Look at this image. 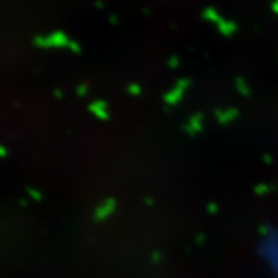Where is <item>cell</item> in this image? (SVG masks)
<instances>
[{
	"mask_svg": "<svg viewBox=\"0 0 278 278\" xmlns=\"http://www.w3.org/2000/svg\"><path fill=\"white\" fill-rule=\"evenodd\" d=\"M205 18H207L209 21L214 22V24L217 25L219 31H221L223 35H232L236 31V26H234L232 22H228V21H224L223 18L219 16L218 13H215L213 9H207L205 12Z\"/></svg>",
	"mask_w": 278,
	"mask_h": 278,
	"instance_id": "obj_3",
	"label": "cell"
},
{
	"mask_svg": "<svg viewBox=\"0 0 278 278\" xmlns=\"http://www.w3.org/2000/svg\"><path fill=\"white\" fill-rule=\"evenodd\" d=\"M144 202H146L147 205H148V206H152L153 204H155V200H152V198H146V200H144Z\"/></svg>",
	"mask_w": 278,
	"mask_h": 278,
	"instance_id": "obj_18",
	"label": "cell"
},
{
	"mask_svg": "<svg viewBox=\"0 0 278 278\" xmlns=\"http://www.w3.org/2000/svg\"><path fill=\"white\" fill-rule=\"evenodd\" d=\"M207 209H209V211H210V213H215V211H218V205L210 204Z\"/></svg>",
	"mask_w": 278,
	"mask_h": 278,
	"instance_id": "obj_17",
	"label": "cell"
},
{
	"mask_svg": "<svg viewBox=\"0 0 278 278\" xmlns=\"http://www.w3.org/2000/svg\"><path fill=\"white\" fill-rule=\"evenodd\" d=\"M8 155H9V151H8L7 147L0 144V159H5V157H8Z\"/></svg>",
	"mask_w": 278,
	"mask_h": 278,
	"instance_id": "obj_15",
	"label": "cell"
},
{
	"mask_svg": "<svg viewBox=\"0 0 278 278\" xmlns=\"http://www.w3.org/2000/svg\"><path fill=\"white\" fill-rule=\"evenodd\" d=\"M68 49H70V52H72L74 55H80L82 53V45L79 44L78 41L75 40H71L70 41V44H68Z\"/></svg>",
	"mask_w": 278,
	"mask_h": 278,
	"instance_id": "obj_12",
	"label": "cell"
},
{
	"mask_svg": "<svg viewBox=\"0 0 278 278\" xmlns=\"http://www.w3.org/2000/svg\"><path fill=\"white\" fill-rule=\"evenodd\" d=\"M236 88H237V90L241 93L242 95H249L251 92L250 86H249V84L245 82L244 79H237V80H236Z\"/></svg>",
	"mask_w": 278,
	"mask_h": 278,
	"instance_id": "obj_8",
	"label": "cell"
},
{
	"mask_svg": "<svg viewBox=\"0 0 278 278\" xmlns=\"http://www.w3.org/2000/svg\"><path fill=\"white\" fill-rule=\"evenodd\" d=\"M126 92L129 93L130 95H134V97H137V95L142 94V86H140L139 84H137V83H132V84L128 85Z\"/></svg>",
	"mask_w": 278,
	"mask_h": 278,
	"instance_id": "obj_9",
	"label": "cell"
},
{
	"mask_svg": "<svg viewBox=\"0 0 278 278\" xmlns=\"http://www.w3.org/2000/svg\"><path fill=\"white\" fill-rule=\"evenodd\" d=\"M55 97L58 99H61L63 97V92H62L61 89H56L55 90Z\"/></svg>",
	"mask_w": 278,
	"mask_h": 278,
	"instance_id": "obj_16",
	"label": "cell"
},
{
	"mask_svg": "<svg viewBox=\"0 0 278 278\" xmlns=\"http://www.w3.org/2000/svg\"><path fill=\"white\" fill-rule=\"evenodd\" d=\"M89 92V85L88 83H80L78 85V88H76V93H78L79 97H85V95L88 94Z\"/></svg>",
	"mask_w": 278,
	"mask_h": 278,
	"instance_id": "obj_10",
	"label": "cell"
},
{
	"mask_svg": "<svg viewBox=\"0 0 278 278\" xmlns=\"http://www.w3.org/2000/svg\"><path fill=\"white\" fill-rule=\"evenodd\" d=\"M116 210V200L109 197L103 201L102 204H99L98 207L94 211V219L97 222H103L106 219H109L112 214L115 213Z\"/></svg>",
	"mask_w": 278,
	"mask_h": 278,
	"instance_id": "obj_4",
	"label": "cell"
},
{
	"mask_svg": "<svg viewBox=\"0 0 278 278\" xmlns=\"http://www.w3.org/2000/svg\"><path fill=\"white\" fill-rule=\"evenodd\" d=\"M215 117L218 122L222 125H227L231 124L238 117V111L236 109H227V110H219L215 112Z\"/></svg>",
	"mask_w": 278,
	"mask_h": 278,
	"instance_id": "obj_7",
	"label": "cell"
},
{
	"mask_svg": "<svg viewBox=\"0 0 278 278\" xmlns=\"http://www.w3.org/2000/svg\"><path fill=\"white\" fill-rule=\"evenodd\" d=\"M202 129H204V115L202 113L192 115L184 125V130L188 136H196Z\"/></svg>",
	"mask_w": 278,
	"mask_h": 278,
	"instance_id": "obj_5",
	"label": "cell"
},
{
	"mask_svg": "<svg viewBox=\"0 0 278 278\" xmlns=\"http://www.w3.org/2000/svg\"><path fill=\"white\" fill-rule=\"evenodd\" d=\"M269 191H271V188H269V186H267V184H260V186L255 188V192H256L259 196H264V195L269 194Z\"/></svg>",
	"mask_w": 278,
	"mask_h": 278,
	"instance_id": "obj_13",
	"label": "cell"
},
{
	"mask_svg": "<svg viewBox=\"0 0 278 278\" xmlns=\"http://www.w3.org/2000/svg\"><path fill=\"white\" fill-rule=\"evenodd\" d=\"M167 67L173 68V70H175V68L179 67V58L175 57V56L170 57L169 61H167Z\"/></svg>",
	"mask_w": 278,
	"mask_h": 278,
	"instance_id": "obj_14",
	"label": "cell"
},
{
	"mask_svg": "<svg viewBox=\"0 0 278 278\" xmlns=\"http://www.w3.org/2000/svg\"><path fill=\"white\" fill-rule=\"evenodd\" d=\"M28 194L35 201H41V198H43L41 192L39 190H36V188H28Z\"/></svg>",
	"mask_w": 278,
	"mask_h": 278,
	"instance_id": "obj_11",
	"label": "cell"
},
{
	"mask_svg": "<svg viewBox=\"0 0 278 278\" xmlns=\"http://www.w3.org/2000/svg\"><path fill=\"white\" fill-rule=\"evenodd\" d=\"M70 37L63 31H55L49 35H39L34 39V45L43 49L51 48H67L70 44Z\"/></svg>",
	"mask_w": 278,
	"mask_h": 278,
	"instance_id": "obj_1",
	"label": "cell"
},
{
	"mask_svg": "<svg viewBox=\"0 0 278 278\" xmlns=\"http://www.w3.org/2000/svg\"><path fill=\"white\" fill-rule=\"evenodd\" d=\"M88 110L90 113H93V115L97 117V119L102 120V121L109 120L110 113H109V110H107V103H106L105 101L97 99V101H94V102H92L88 106Z\"/></svg>",
	"mask_w": 278,
	"mask_h": 278,
	"instance_id": "obj_6",
	"label": "cell"
},
{
	"mask_svg": "<svg viewBox=\"0 0 278 278\" xmlns=\"http://www.w3.org/2000/svg\"><path fill=\"white\" fill-rule=\"evenodd\" d=\"M190 80L188 79H179L175 83L173 88L170 89L167 94L164 95V101L167 106H176L184 98V94L190 88Z\"/></svg>",
	"mask_w": 278,
	"mask_h": 278,
	"instance_id": "obj_2",
	"label": "cell"
}]
</instances>
